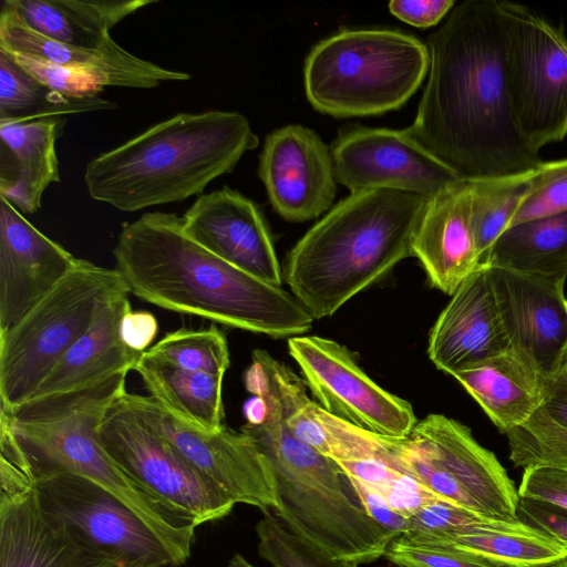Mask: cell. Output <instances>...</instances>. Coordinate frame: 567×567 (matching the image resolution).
Instances as JSON below:
<instances>
[{"label":"cell","mask_w":567,"mask_h":567,"mask_svg":"<svg viewBox=\"0 0 567 567\" xmlns=\"http://www.w3.org/2000/svg\"><path fill=\"white\" fill-rule=\"evenodd\" d=\"M511 2L466 0L427 40L429 79L412 136L461 177L524 173L543 161L512 110L506 52Z\"/></svg>","instance_id":"1"},{"label":"cell","mask_w":567,"mask_h":567,"mask_svg":"<svg viewBox=\"0 0 567 567\" xmlns=\"http://www.w3.org/2000/svg\"><path fill=\"white\" fill-rule=\"evenodd\" d=\"M113 256L130 293L159 308L272 338L312 327L315 318L291 292L202 247L176 214L146 213L124 224Z\"/></svg>","instance_id":"2"},{"label":"cell","mask_w":567,"mask_h":567,"mask_svg":"<svg viewBox=\"0 0 567 567\" xmlns=\"http://www.w3.org/2000/svg\"><path fill=\"white\" fill-rule=\"evenodd\" d=\"M244 383L254 398L245 404L240 431L272 470L277 507L271 513L334 558L367 564L382 557L393 537L367 513L341 467L290 431L261 361L246 370Z\"/></svg>","instance_id":"3"},{"label":"cell","mask_w":567,"mask_h":567,"mask_svg":"<svg viewBox=\"0 0 567 567\" xmlns=\"http://www.w3.org/2000/svg\"><path fill=\"white\" fill-rule=\"evenodd\" d=\"M259 144L239 112L178 113L91 159V198L121 212L183 202L234 169Z\"/></svg>","instance_id":"4"},{"label":"cell","mask_w":567,"mask_h":567,"mask_svg":"<svg viewBox=\"0 0 567 567\" xmlns=\"http://www.w3.org/2000/svg\"><path fill=\"white\" fill-rule=\"evenodd\" d=\"M427 200L380 188L339 202L287 255L284 276L291 293L315 319L332 316L412 256Z\"/></svg>","instance_id":"5"},{"label":"cell","mask_w":567,"mask_h":567,"mask_svg":"<svg viewBox=\"0 0 567 567\" xmlns=\"http://www.w3.org/2000/svg\"><path fill=\"white\" fill-rule=\"evenodd\" d=\"M127 373L86 389L12 412L0 408L4 423L34 480L51 473L83 476L106 489L136 515L167 547L185 535L188 516L150 493L104 451L97 439L102 420L126 391Z\"/></svg>","instance_id":"6"},{"label":"cell","mask_w":567,"mask_h":567,"mask_svg":"<svg viewBox=\"0 0 567 567\" xmlns=\"http://www.w3.org/2000/svg\"><path fill=\"white\" fill-rule=\"evenodd\" d=\"M429 68V48L413 35L389 29H343L310 50L303 66L305 91L323 114L380 115L403 106Z\"/></svg>","instance_id":"7"},{"label":"cell","mask_w":567,"mask_h":567,"mask_svg":"<svg viewBox=\"0 0 567 567\" xmlns=\"http://www.w3.org/2000/svg\"><path fill=\"white\" fill-rule=\"evenodd\" d=\"M130 293L114 268L78 258L72 270L17 323L0 331V406L24 404L115 297Z\"/></svg>","instance_id":"8"},{"label":"cell","mask_w":567,"mask_h":567,"mask_svg":"<svg viewBox=\"0 0 567 567\" xmlns=\"http://www.w3.org/2000/svg\"><path fill=\"white\" fill-rule=\"evenodd\" d=\"M506 76L512 110L538 153L567 135V39L527 7L511 2Z\"/></svg>","instance_id":"9"},{"label":"cell","mask_w":567,"mask_h":567,"mask_svg":"<svg viewBox=\"0 0 567 567\" xmlns=\"http://www.w3.org/2000/svg\"><path fill=\"white\" fill-rule=\"evenodd\" d=\"M122 396L97 427L99 442L109 456L150 493L190 515L198 526L229 515L237 503L153 431Z\"/></svg>","instance_id":"10"},{"label":"cell","mask_w":567,"mask_h":567,"mask_svg":"<svg viewBox=\"0 0 567 567\" xmlns=\"http://www.w3.org/2000/svg\"><path fill=\"white\" fill-rule=\"evenodd\" d=\"M303 381L329 413L380 436L408 437L417 420L412 405L378 385L347 347L319 336L288 339Z\"/></svg>","instance_id":"11"},{"label":"cell","mask_w":567,"mask_h":567,"mask_svg":"<svg viewBox=\"0 0 567 567\" xmlns=\"http://www.w3.org/2000/svg\"><path fill=\"white\" fill-rule=\"evenodd\" d=\"M127 406L182 456L236 503L277 507L275 480L267 457L241 431L224 425L214 433L193 427L166 411L151 395L124 393Z\"/></svg>","instance_id":"12"},{"label":"cell","mask_w":567,"mask_h":567,"mask_svg":"<svg viewBox=\"0 0 567 567\" xmlns=\"http://www.w3.org/2000/svg\"><path fill=\"white\" fill-rule=\"evenodd\" d=\"M43 506L91 547L134 567H178L162 540L125 505L72 473L34 480Z\"/></svg>","instance_id":"13"},{"label":"cell","mask_w":567,"mask_h":567,"mask_svg":"<svg viewBox=\"0 0 567 567\" xmlns=\"http://www.w3.org/2000/svg\"><path fill=\"white\" fill-rule=\"evenodd\" d=\"M337 183L351 194L396 189L431 198L463 179L405 130L354 127L333 141Z\"/></svg>","instance_id":"14"},{"label":"cell","mask_w":567,"mask_h":567,"mask_svg":"<svg viewBox=\"0 0 567 567\" xmlns=\"http://www.w3.org/2000/svg\"><path fill=\"white\" fill-rule=\"evenodd\" d=\"M488 269L511 349L543 386L557 374L567 350L565 281Z\"/></svg>","instance_id":"15"},{"label":"cell","mask_w":567,"mask_h":567,"mask_svg":"<svg viewBox=\"0 0 567 567\" xmlns=\"http://www.w3.org/2000/svg\"><path fill=\"white\" fill-rule=\"evenodd\" d=\"M258 175L272 208L289 221L319 217L330 209L337 192L330 147L299 124L266 137Z\"/></svg>","instance_id":"16"},{"label":"cell","mask_w":567,"mask_h":567,"mask_svg":"<svg viewBox=\"0 0 567 567\" xmlns=\"http://www.w3.org/2000/svg\"><path fill=\"white\" fill-rule=\"evenodd\" d=\"M409 437L462 489L475 514L492 520H518L519 496L514 482L467 426L431 413L416 422Z\"/></svg>","instance_id":"17"},{"label":"cell","mask_w":567,"mask_h":567,"mask_svg":"<svg viewBox=\"0 0 567 567\" xmlns=\"http://www.w3.org/2000/svg\"><path fill=\"white\" fill-rule=\"evenodd\" d=\"M183 229L202 247L275 286L282 276L272 237L258 205L227 186L200 195L182 216Z\"/></svg>","instance_id":"18"},{"label":"cell","mask_w":567,"mask_h":567,"mask_svg":"<svg viewBox=\"0 0 567 567\" xmlns=\"http://www.w3.org/2000/svg\"><path fill=\"white\" fill-rule=\"evenodd\" d=\"M76 261L0 197V331L17 323Z\"/></svg>","instance_id":"19"},{"label":"cell","mask_w":567,"mask_h":567,"mask_svg":"<svg viewBox=\"0 0 567 567\" xmlns=\"http://www.w3.org/2000/svg\"><path fill=\"white\" fill-rule=\"evenodd\" d=\"M512 350L487 266L451 295L429 336L427 354L449 374Z\"/></svg>","instance_id":"20"},{"label":"cell","mask_w":567,"mask_h":567,"mask_svg":"<svg viewBox=\"0 0 567 567\" xmlns=\"http://www.w3.org/2000/svg\"><path fill=\"white\" fill-rule=\"evenodd\" d=\"M473 199L466 178L429 198L412 241L431 286L450 296L481 266Z\"/></svg>","instance_id":"21"},{"label":"cell","mask_w":567,"mask_h":567,"mask_svg":"<svg viewBox=\"0 0 567 567\" xmlns=\"http://www.w3.org/2000/svg\"><path fill=\"white\" fill-rule=\"evenodd\" d=\"M0 50L35 56L92 73L106 86L155 89L188 81L190 74L163 68L128 52L113 39L95 48L65 44L30 29L7 6L0 12Z\"/></svg>","instance_id":"22"},{"label":"cell","mask_w":567,"mask_h":567,"mask_svg":"<svg viewBox=\"0 0 567 567\" xmlns=\"http://www.w3.org/2000/svg\"><path fill=\"white\" fill-rule=\"evenodd\" d=\"M112 559L52 515L35 486L0 501V567H101Z\"/></svg>","instance_id":"23"},{"label":"cell","mask_w":567,"mask_h":567,"mask_svg":"<svg viewBox=\"0 0 567 567\" xmlns=\"http://www.w3.org/2000/svg\"><path fill=\"white\" fill-rule=\"evenodd\" d=\"M265 364L282 408L286 424L302 442L339 463L390 458L388 439L360 429L326 411L306 390V382L265 350H255Z\"/></svg>","instance_id":"24"},{"label":"cell","mask_w":567,"mask_h":567,"mask_svg":"<svg viewBox=\"0 0 567 567\" xmlns=\"http://www.w3.org/2000/svg\"><path fill=\"white\" fill-rule=\"evenodd\" d=\"M130 310L128 293L112 299L25 403H38L80 391L133 370L142 353L126 347L120 336L121 320Z\"/></svg>","instance_id":"25"},{"label":"cell","mask_w":567,"mask_h":567,"mask_svg":"<svg viewBox=\"0 0 567 567\" xmlns=\"http://www.w3.org/2000/svg\"><path fill=\"white\" fill-rule=\"evenodd\" d=\"M65 122H0V197L21 213H37L47 188L60 182L56 141Z\"/></svg>","instance_id":"26"},{"label":"cell","mask_w":567,"mask_h":567,"mask_svg":"<svg viewBox=\"0 0 567 567\" xmlns=\"http://www.w3.org/2000/svg\"><path fill=\"white\" fill-rule=\"evenodd\" d=\"M503 434L527 422L540 408L537 375L512 351L452 374Z\"/></svg>","instance_id":"27"},{"label":"cell","mask_w":567,"mask_h":567,"mask_svg":"<svg viewBox=\"0 0 567 567\" xmlns=\"http://www.w3.org/2000/svg\"><path fill=\"white\" fill-rule=\"evenodd\" d=\"M155 0H6L24 24L55 41L85 48L100 47L110 30Z\"/></svg>","instance_id":"28"},{"label":"cell","mask_w":567,"mask_h":567,"mask_svg":"<svg viewBox=\"0 0 567 567\" xmlns=\"http://www.w3.org/2000/svg\"><path fill=\"white\" fill-rule=\"evenodd\" d=\"M133 370L150 395L179 421L206 433L225 425L224 378L177 368L146 351Z\"/></svg>","instance_id":"29"},{"label":"cell","mask_w":567,"mask_h":567,"mask_svg":"<svg viewBox=\"0 0 567 567\" xmlns=\"http://www.w3.org/2000/svg\"><path fill=\"white\" fill-rule=\"evenodd\" d=\"M429 535L504 567H545L567 557L563 543L520 520L483 519L452 532Z\"/></svg>","instance_id":"30"},{"label":"cell","mask_w":567,"mask_h":567,"mask_svg":"<svg viewBox=\"0 0 567 567\" xmlns=\"http://www.w3.org/2000/svg\"><path fill=\"white\" fill-rule=\"evenodd\" d=\"M481 265L565 281L567 212L511 226L496 239Z\"/></svg>","instance_id":"31"},{"label":"cell","mask_w":567,"mask_h":567,"mask_svg":"<svg viewBox=\"0 0 567 567\" xmlns=\"http://www.w3.org/2000/svg\"><path fill=\"white\" fill-rule=\"evenodd\" d=\"M116 104L100 95L70 97L56 93L27 74L0 50V122H27L113 110Z\"/></svg>","instance_id":"32"},{"label":"cell","mask_w":567,"mask_h":567,"mask_svg":"<svg viewBox=\"0 0 567 567\" xmlns=\"http://www.w3.org/2000/svg\"><path fill=\"white\" fill-rule=\"evenodd\" d=\"M535 169L472 179L473 223L481 264L496 239L511 226L519 206L529 194Z\"/></svg>","instance_id":"33"},{"label":"cell","mask_w":567,"mask_h":567,"mask_svg":"<svg viewBox=\"0 0 567 567\" xmlns=\"http://www.w3.org/2000/svg\"><path fill=\"white\" fill-rule=\"evenodd\" d=\"M146 352L177 368L221 378L230 364L227 339L216 326L169 332Z\"/></svg>","instance_id":"34"},{"label":"cell","mask_w":567,"mask_h":567,"mask_svg":"<svg viewBox=\"0 0 567 567\" xmlns=\"http://www.w3.org/2000/svg\"><path fill=\"white\" fill-rule=\"evenodd\" d=\"M337 463V462H336ZM341 470L379 493L391 508L411 517L425 505L446 501L383 458L337 463Z\"/></svg>","instance_id":"35"},{"label":"cell","mask_w":567,"mask_h":567,"mask_svg":"<svg viewBox=\"0 0 567 567\" xmlns=\"http://www.w3.org/2000/svg\"><path fill=\"white\" fill-rule=\"evenodd\" d=\"M258 553L274 567H358L354 560L334 558L289 530L272 513L256 525Z\"/></svg>","instance_id":"36"},{"label":"cell","mask_w":567,"mask_h":567,"mask_svg":"<svg viewBox=\"0 0 567 567\" xmlns=\"http://www.w3.org/2000/svg\"><path fill=\"white\" fill-rule=\"evenodd\" d=\"M506 436L509 460L516 467L549 464L567 470V430L540 409Z\"/></svg>","instance_id":"37"},{"label":"cell","mask_w":567,"mask_h":567,"mask_svg":"<svg viewBox=\"0 0 567 567\" xmlns=\"http://www.w3.org/2000/svg\"><path fill=\"white\" fill-rule=\"evenodd\" d=\"M383 557L399 567H504L432 535L409 532L393 539Z\"/></svg>","instance_id":"38"},{"label":"cell","mask_w":567,"mask_h":567,"mask_svg":"<svg viewBox=\"0 0 567 567\" xmlns=\"http://www.w3.org/2000/svg\"><path fill=\"white\" fill-rule=\"evenodd\" d=\"M564 212H567V158L543 162L535 169L532 189L511 226Z\"/></svg>","instance_id":"39"},{"label":"cell","mask_w":567,"mask_h":567,"mask_svg":"<svg viewBox=\"0 0 567 567\" xmlns=\"http://www.w3.org/2000/svg\"><path fill=\"white\" fill-rule=\"evenodd\" d=\"M3 52L31 78L51 91L65 96H97L104 89L99 79L85 70L25 54Z\"/></svg>","instance_id":"40"},{"label":"cell","mask_w":567,"mask_h":567,"mask_svg":"<svg viewBox=\"0 0 567 567\" xmlns=\"http://www.w3.org/2000/svg\"><path fill=\"white\" fill-rule=\"evenodd\" d=\"M517 493L519 498L547 503L567 511V470L549 464L527 466Z\"/></svg>","instance_id":"41"},{"label":"cell","mask_w":567,"mask_h":567,"mask_svg":"<svg viewBox=\"0 0 567 567\" xmlns=\"http://www.w3.org/2000/svg\"><path fill=\"white\" fill-rule=\"evenodd\" d=\"M409 519L411 524L410 532L442 534L486 518L447 501L439 499L425 505Z\"/></svg>","instance_id":"42"},{"label":"cell","mask_w":567,"mask_h":567,"mask_svg":"<svg viewBox=\"0 0 567 567\" xmlns=\"http://www.w3.org/2000/svg\"><path fill=\"white\" fill-rule=\"evenodd\" d=\"M346 476L348 477L352 488L357 493L367 513L383 529H385L388 534L393 537V539L411 530L409 517L391 508L379 493H377L364 483L350 475L346 474Z\"/></svg>","instance_id":"43"},{"label":"cell","mask_w":567,"mask_h":567,"mask_svg":"<svg viewBox=\"0 0 567 567\" xmlns=\"http://www.w3.org/2000/svg\"><path fill=\"white\" fill-rule=\"evenodd\" d=\"M517 517L563 543L567 548V511L554 505L519 498Z\"/></svg>","instance_id":"44"},{"label":"cell","mask_w":567,"mask_h":567,"mask_svg":"<svg viewBox=\"0 0 567 567\" xmlns=\"http://www.w3.org/2000/svg\"><path fill=\"white\" fill-rule=\"evenodd\" d=\"M454 4L453 0H393L389 11L408 24L426 29L436 25Z\"/></svg>","instance_id":"45"},{"label":"cell","mask_w":567,"mask_h":567,"mask_svg":"<svg viewBox=\"0 0 567 567\" xmlns=\"http://www.w3.org/2000/svg\"><path fill=\"white\" fill-rule=\"evenodd\" d=\"M158 331L156 318L148 311L138 310L127 311L120 324V336L122 341L131 350L145 352Z\"/></svg>","instance_id":"46"},{"label":"cell","mask_w":567,"mask_h":567,"mask_svg":"<svg viewBox=\"0 0 567 567\" xmlns=\"http://www.w3.org/2000/svg\"><path fill=\"white\" fill-rule=\"evenodd\" d=\"M551 421L567 430V378L556 374L543 385L539 408Z\"/></svg>","instance_id":"47"},{"label":"cell","mask_w":567,"mask_h":567,"mask_svg":"<svg viewBox=\"0 0 567 567\" xmlns=\"http://www.w3.org/2000/svg\"><path fill=\"white\" fill-rule=\"evenodd\" d=\"M227 567H254L240 554H235L229 560Z\"/></svg>","instance_id":"48"},{"label":"cell","mask_w":567,"mask_h":567,"mask_svg":"<svg viewBox=\"0 0 567 567\" xmlns=\"http://www.w3.org/2000/svg\"><path fill=\"white\" fill-rule=\"evenodd\" d=\"M557 374H561L567 378V350L561 359Z\"/></svg>","instance_id":"49"},{"label":"cell","mask_w":567,"mask_h":567,"mask_svg":"<svg viewBox=\"0 0 567 567\" xmlns=\"http://www.w3.org/2000/svg\"><path fill=\"white\" fill-rule=\"evenodd\" d=\"M101 567H134V566H130L125 563H122L120 560H116V559H112L107 563H105L103 566Z\"/></svg>","instance_id":"50"},{"label":"cell","mask_w":567,"mask_h":567,"mask_svg":"<svg viewBox=\"0 0 567 567\" xmlns=\"http://www.w3.org/2000/svg\"><path fill=\"white\" fill-rule=\"evenodd\" d=\"M545 567H567V557H565L554 564L547 565Z\"/></svg>","instance_id":"51"}]
</instances>
